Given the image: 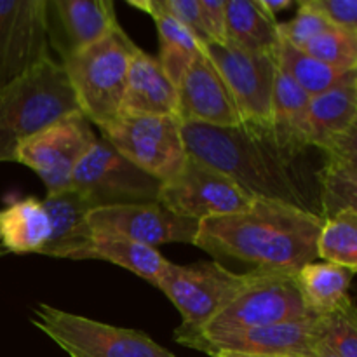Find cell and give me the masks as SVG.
Returning <instances> with one entry per match:
<instances>
[{
  "instance_id": "6da1fadb",
  "label": "cell",
  "mask_w": 357,
  "mask_h": 357,
  "mask_svg": "<svg viewBox=\"0 0 357 357\" xmlns=\"http://www.w3.org/2000/svg\"><path fill=\"white\" fill-rule=\"evenodd\" d=\"M181 135L188 155L229 176L250 197L321 215L319 171L310 173L305 166L309 146L291 142L272 124L215 128L181 122Z\"/></svg>"
},
{
  "instance_id": "7a4b0ae2",
  "label": "cell",
  "mask_w": 357,
  "mask_h": 357,
  "mask_svg": "<svg viewBox=\"0 0 357 357\" xmlns=\"http://www.w3.org/2000/svg\"><path fill=\"white\" fill-rule=\"evenodd\" d=\"M324 218L284 202L253 199L246 209L199 223L194 246L246 272H289L316 261Z\"/></svg>"
},
{
  "instance_id": "3957f363",
  "label": "cell",
  "mask_w": 357,
  "mask_h": 357,
  "mask_svg": "<svg viewBox=\"0 0 357 357\" xmlns=\"http://www.w3.org/2000/svg\"><path fill=\"white\" fill-rule=\"evenodd\" d=\"M80 112L68 75L49 58L0 89V162H14L20 143Z\"/></svg>"
},
{
  "instance_id": "277c9868",
  "label": "cell",
  "mask_w": 357,
  "mask_h": 357,
  "mask_svg": "<svg viewBox=\"0 0 357 357\" xmlns=\"http://www.w3.org/2000/svg\"><path fill=\"white\" fill-rule=\"evenodd\" d=\"M136 51L138 45L117 24L101 40L59 61L79 110L100 131L122 114L129 63Z\"/></svg>"
},
{
  "instance_id": "5b68a950",
  "label": "cell",
  "mask_w": 357,
  "mask_h": 357,
  "mask_svg": "<svg viewBox=\"0 0 357 357\" xmlns=\"http://www.w3.org/2000/svg\"><path fill=\"white\" fill-rule=\"evenodd\" d=\"M258 272H234L218 261L194 265L169 261L155 288L181 314V324L174 335H188L204 328L257 278Z\"/></svg>"
},
{
  "instance_id": "8992f818",
  "label": "cell",
  "mask_w": 357,
  "mask_h": 357,
  "mask_svg": "<svg viewBox=\"0 0 357 357\" xmlns=\"http://www.w3.org/2000/svg\"><path fill=\"white\" fill-rule=\"evenodd\" d=\"M295 274L289 272H258L257 278L204 328L188 335H174L180 342L188 337H215L230 331L272 326L291 321L312 319Z\"/></svg>"
},
{
  "instance_id": "52a82bcc",
  "label": "cell",
  "mask_w": 357,
  "mask_h": 357,
  "mask_svg": "<svg viewBox=\"0 0 357 357\" xmlns=\"http://www.w3.org/2000/svg\"><path fill=\"white\" fill-rule=\"evenodd\" d=\"M31 323L70 357H176L143 331L112 326L47 303L33 307Z\"/></svg>"
},
{
  "instance_id": "ba28073f",
  "label": "cell",
  "mask_w": 357,
  "mask_h": 357,
  "mask_svg": "<svg viewBox=\"0 0 357 357\" xmlns=\"http://www.w3.org/2000/svg\"><path fill=\"white\" fill-rule=\"evenodd\" d=\"M101 138L129 162L162 183L183 167L188 157L181 121L174 115L121 114L101 129Z\"/></svg>"
},
{
  "instance_id": "9c48e42d",
  "label": "cell",
  "mask_w": 357,
  "mask_h": 357,
  "mask_svg": "<svg viewBox=\"0 0 357 357\" xmlns=\"http://www.w3.org/2000/svg\"><path fill=\"white\" fill-rule=\"evenodd\" d=\"M160 185L162 181L129 162L105 138H98L72 176V190L91 209L157 202Z\"/></svg>"
},
{
  "instance_id": "30bf717a",
  "label": "cell",
  "mask_w": 357,
  "mask_h": 357,
  "mask_svg": "<svg viewBox=\"0 0 357 357\" xmlns=\"http://www.w3.org/2000/svg\"><path fill=\"white\" fill-rule=\"evenodd\" d=\"M98 142L93 124L82 112H73L20 143L14 162L30 167L45 185L47 195L72 188L77 164Z\"/></svg>"
},
{
  "instance_id": "8fae6325",
  "label": "cell",
  "mask_w": 357,
  "mask_h": 357,
  "mask_svg": "<svg viewBox=\"0 0 357 357\" xmlns=\"http://www.w3.org/2000/svg\"><path fill=\"white\" fill-rule=\"evenodd\" d=\"M157 202L185 218L202 220L246 209L253 197L215 167L187 157L183 167L160 185Z\"/></svg>"
},
{
  "instance_id": "7c38bea8",
  "label": "cell",
  "mask_w": 357,
  "mask_h": 357,
  "mask_svg": "<svg viewBox=\"0 0 357 357\" xmlns=\"http://www.w3.org/2000/svg\"><path fill=\"white\" fill-rule=\"evenodd\" d=\"M45 0H0V89L52 58Z\"/></svg>"
},
{
  "instance_id": "4fadbf2b",
  "label": "cell",
  "mask_w": 357,
  "mask_h": 357,
  "mask_svg": "<svg viewBox=\"0 0 357 357\" xmlns=\"http://www.w3.org/2000/svg\"><path fill=\"white\" fill-rule=\"evenodd\" d=\"M204 51L229 86L244 122L272 124L278 63L274 54H260L234 44H208Z\"/></svg>"
},
{
  "instance_id": "5bb4252c",
  "label": "cell",
  "mask_w": 357,
  "mask_h": 357,
  "mask_svg": "<svg viewBox=\"0 0 357 357\" xmlns=\"http://www.w3.org/2000/svg\"><path fill=\"white\" fill-rule=\"evenodd\" d=\"M93 236H115L145 246L185 243L194 244L199 222L169 211L159 202L108 206L87 213Z\"/></svg>"
},
{
  "instance_id": "9a60e30c",
  "label": "cell",
  "mask_w": 357,
  "mask_h": 357,
  "mask_svg": "<svg viewBox=\"0 0 357 357\" xmlns=\"http://www.w3.org/2000/svg\"><path fill=\"white\" fill-rule=\"evenodd\" d=\"M316 319L291 321L272 326L230 331L215 337H188L178 344L215 357L222 352L253 356H303L309 357L316 347Z\"/></svg>"
},
{
  "instance_id": "2e32d148",
  "label": "cell",
  "mask_w": 357,
  "mask_h": 357,
  "mask_svg": "<svg viewBox=\"0 0 357 357\" xmlns=\"http://www.w3.org/2000/svg\"><path fill=\"white\" fill-rule=\"evenodd\" d=\"M178 119L215 128H236L244 122L229 86L204 49L178 84Z\"/></svg>"
},
{
  "instance_id": "e0dca14e",
  "label": "cell",
  "mask_w": 357,
  "mask_h": 357,
  "mask_svg": "<svg viewBox=\"0 0 357 357\" xmlns=\"http://www.w3.org/2000/svg\"><path fill=\"white\" fill-rule=\"evenodd\" d=\"M49 45L66 59L119 24L112 0H45Z\"/></svg>"
},
{
  "instance_id": "ac0fdd59",
  "label": "cell",
  "mask_w": 357,
  "mask_h": 357,
  "mask_svg": "<svg viewBox=\"0 0 357 357\" xmlns=\"http://www.w3.org/2000/svg\"><path fill=\"white\" fill-rule=\"evenodd\" d=\"M122 114L178 117L176 86L164 72L159 59L139 47L129 63Z\"/></svg>"
},
{
  "instance_id": "d6986e66",
  "label": "cell",
  "mask_w": 357,
  "mask_h": 357,
  "mask_svg": "<svg viewBox=\"0 0 357 357\" xmlns=\"http://www.w3.org/2000/svg\"><path fill=\"white\" fill-rule=\"evenodd\" d=\"M44 208L51 220L52 234L42 255L77 260L80 251L93 239V232L87 225L91 206L70 188L61 194L47 195L44 199Z\"/></svg>"
},
{
  "instance_id": "ffe728a7",
  "label": "cell",
  "mask_w": 357,
  "mask_h": 357,
  "mask_svg": "<svg viewBox=\"0 0 357 357\" xmlns=\"http://www.w3.org/2000/svg\"><path fill=\"white\" fill-rule=\"evenodd\" d=\"M51 234L44 201L26 197L0 209V255H42Z\"/></svg>"
},
{
  "instance_id": "44dd1931",
  "label": "cell",
  "mask_w": 357,
  "mask_h": 357,
  "mask_svg": "<svg viewBox=\"0 0 357 357\" xmlns=\"http://www.w3.org/2000/svg\"><path fill=\"white\" fill-rule=\"evenodd\" d=\"M357 115V72L319 96L310 98L307 112V143L323 150L345 131Z\"/></svg>"
},
{
  "instance_id": "7402d4cb",
  "label": "cell",
  "mask_w": 357,
  "mask_h": 357,
  "mask_svg": "<svg viewBox=\"0 0 357 357\" xmlns=\"http://www.w3.org/2000/svg\"><path fill=\"white\" fill-rule=\"evenodd\" d=\"M225 17L227 44L250 52L275 54L281 44L279 23L258 0H225Z\"/></svg>"
},
{
  "instance_id": "603a6c76",
  "label": "cell",
  "mask_w": 357,
  "mask_h": 357,
  "mask_svg": "<svg viewBox=\"0 0 357 357\" xmlns=\"http://www.w3.org/2000/svg\"><path fill=\"white\" fill-rule=\"evenodd\" d=\"M77 260L108 261L132 272L152 286H157V281L169 265V260H166L155 248L115 236H93Z\"/></svg>"
},
{
  "instance_id": "cb8c5ba5",
  "label": "cell",
  "mask_w": 357,
  "mask_h": 357,
  "mask_svg": "<svg viewBox=\"0 0 357 357\" xmlns=\"http://www.w3.org/2000/svg\"><path fill=\"white\" fill-rule=\"evenodd\" d=\"M354 272L330 264V261H310L295 274L300 293L307 307L316 317L326 316L340 307L349 296Z\"/></svg>"
},
{
  "instance_id": "d4e9b609",
  "label": "cell",
  "mask_w": 357,
  "mask_h": 357,
  "mask_svg": "<svg viewBox=\"0 0 357 357\" xmlns=\"http://www.w3.org/2000/svg\"><path fill=\"white\" fill-rule=\"evenodd\" d=\"M279 70L295 80L310 98L326 93L331 87L338 86L356 72H342L326 63L319 61L314 56L307 54L303 49L295 47L281 38L278 51L274 54Z\"/></svg>"
},
{
  "instance_id": "484cf974",
  "label": "cell",
  "mask_w": 357,
  "mask_h": 357,
  "mask_svg": "<svg viewBox=\"0 0 357 357\" xmlns=\"http://www.w3.org/2000/svg\"><path fill=\"white\" fill-rule=\"evenodd\" d=\"M149 16L155 21L157 33H159V58L157 59L178 89L181 77L185 75L192 61L201 54L204 44L173 17L162 13H152Z\"/></svg>"
},
{
  "instance_id": "4316f807",
  "label": "cell",
  "mask_w": 357,
  "mask_h": 357,
  "mask_svg": "<svg viewBox=\"0 0 357 357\" xmlns=\"http://www.w3.org/2000/svg\"><path fill=\"white\" fill-rule=\"evenodd\" d=\"M309 105V94L278 66L274 96H272V126L286 138L303 146H309L307 143Z\"/></svg>"
},
{
  "instance_id": "83f0119b",
  "label": "cell",
  "mask_w": 357,
  "mask_h": 357,
  "mask_svg": "<svg viewBox=\"0 0 357 357\" xmlns=\"http://www.w3.org/2000/svg\"><path fill=\"white\" fill-rule=\"evenodd\" d=\"M317 257L357 274V213L342 209L324 218Z\"/></svg>"
},
{
  "instance_id": "f1b7e54d",
  "label": "cell",
  "mask_w": 357,
  "mask_h": 357,
  "mask_svg": "<svg viewBox=\"0 0 357 357\" xmlns=\"http://www.w3.org/2000/svg\"><path fill=\"white\" fill-rule=\"evenodd\" d=\"M316 342L337 357H357V305L352 298L317 317Z\"/></svg>"
},
{
  "instance_id": "f546056e",
  "label": "cell",
  "mask_w": 357,
  "mask_h": 357,
  "mask_svg": "<svg viewBox=\"0 0 357 357\" xmlns=\"http://www.w3.org/2000/svg\"><path fill=\"white\" fill-rule=\"evenodd\" d=\"M307 54L314 56L319 61L342 70V72H357V33L344 28L331 26L319 37L303 47Z\"/></svg>"
},
{
  "instance_id": "4dcf8cb0",
  "label": "cell",
  "mask_w": 357,
  "mask_h": 357,
  "mask_svg": "<svg viewBox=\"0 0 357 357\" xmlns=\"http://www.w3.org/2000/svg\"><path fill=\"white\" fill-rule=\"evenodd\" d=\"M319 206L321 216L328 218L342 209L357 213V180L331 167L319 169Z\"/></svg>"
},
{
  "instance_id": "1f68e13d",
  "label": "cell",
  "mask_w": 357,
  "mask_h": 357,
  "mask_svg": "<svg viewBox=\"0 0 357 357\" xmlns=\"http://www.w3.org/2000/svg\"><path fill=\"white\" fill-rule=\"evenodd\" d=\"M128 3L135 9L143 10L145 14L162 13L166 16L173 17L181 26L192 31L202 44H208L204 28H202L199 0H128Z\"/></svg>"
},
{
  "instance_id": "d6a6232c",
  "label": "cell",
  "mask_w": 357,
  "mask_h": 357,
  "mask_svg": "<svg viewBox=\"0 0 357 357\" xmlns=\"http://www.w3.org/2000/svg\"><path fill=\"white\" fill-rule=\"evenodd\" d=\"M331 26L333 24L319 10L314 9L307 0H300L296 16L288 23H279V35L288 44L303 49L309 42H312L321 33L330 30Z\"/></svg>"
},
{
  "instance_id": "836d02e7",
  "label": "cell",
  "mask_w": 357,
  "mask_h": 357,
  "mask_svg": "<svg viewBox=\"0 0 357 357\" xmlns=\"http://www.w3.org/2000/svg\"><path fill=\"white\" fill-rule=\"evenodd\" d=\"M321 152L324 155V166L357 180V115L352 124Z\"/></svg>"
},
{
  "instance_id": "e575fe53",
  "label": "cell",
  "mask_w": 357,
  "mask_h": 357,
  "mask_svg": "<svg viewBox=\"0 0 357 357\" xmlns=\"http://www.w3.org/2000/svg\"><path fill=\"white\" fill-rule=\"evenodd\" d=\"M333 26L357 33V0H307Z\"/></svg>"
},
{
  "instance_id": "d590c367",
  "label": "cell",
  "mask_w": 357,
  "mask_h": 357,
  "mask_svg": "<svg viewBox=\"0 0 357 357\" xmlns=\"http://www.w3.org/2000/svg\"><path fill=\"white\" fill-rule=\"evenodd\" d=\"M199 3L208 44H227L225 0H199Z\"/></svg>"
},
{
  "instance_id": "8d00e7d4",
  "label": "cell",
  "mask_w": 357,
  "mask_h": 357,
  "mask_svg": "<svg viewBox=\"0 0 357 357\" xmlns=\"http://www.w3.org/2000/svg\"><path fill=\"white\" fill-rule=\"evenodd\" d=\"M258 2H260V6L264 7L265 13L272 17H275L279 13L293 7V3H295L293 0H258Z\"/></svg>"
},
{
  "instance_id": "74e56055",
  "label": "cell",
  "mask_w": 357,
  "mask_h": 357,
  "mask_svg": "<svg viewBox=\"0 0 357 357\" xmlns=\"http://www.w3.org/2000/svg\"><path fill=\"white\" fill-rule=\"evenodd\" d=\"M309 357H337V356L331 354V352L328 351L326 347H323V345L316 344V347H314V351L310 352Z\"/></svg>"
},
{
  "instance_id": "f35d334b",
  "label": "cell",
  "mask_w": 357,
  "mask_h": 357,
  "mask_svg": "<svg viewBox=\"0 0 357 357\" xmlns=\"http://www.w3.org/2000/svg\"><path fill=\"white\" fill-rule=\"evenodd\" d=\"M215 357H271V356H253V354H236V352H222Z\"/></svg>"
},
{
  "instance_id": "ab89813d",
  "label": "cell",
  "mask_w": 357,
  "mask_h": 357,
  "mask_svg": "<svg viewBox=\"0 0 357 357\" xmlns=\"http://www.w3.org/2000/svg\"><path fill=\"white\" fill-rule=\"evenodd\" d=\"M286 357H303V356H286Z\"/></svg>"
}]
</instances>
